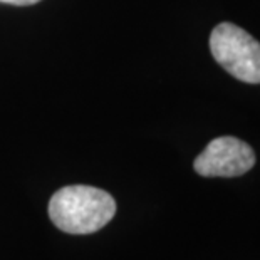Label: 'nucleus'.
<instances>
[{"label":"nucleus","mask_w":260,"mask_h":260,"mask_svg":"<svg viewBox=\"0 0 260 260\" xmlns=\"http://www.w3.org/2000/svg\"><path fill=\"white\" fill-rule=\"evenodd\" d=\"M116 202L108 191L87 185L57 190L49 202V217L59 230L86 235L101 230L113 220Z\"/></svg>","instance_id":"f257e3e1"},{"label":"nucleus","mask_w":260,"mask_h":260,"mask_svg":"<svg viewBox=\"0 0 260 260\" xmlns=\"http://www.w3.org/2000/svg\"><path fill=\"white\" fill-rule=\"evenodd\" d=\"M210 51L235 79L260 84V42L242 27L230 22L218 24L210 36Z\"/></svg>","instance_id":"f03ea898"},{"label":"nucleus","mask_w":260,"mask_h":260,"mask_svg":"<svg viewBox=\"0 0 260 260\" xmlns=\"http://www.w3.org/2000/svg\"><path fill=\"white\" fill-rule=\"evenodd\" d=\"M253 165L255 153L245 141L234 136H222L208 143V146L197 156L193 168L207 178H234L247 173Z\"/></svg>","instance_id":"7ed1b4c3"},{"label":"nucleus","mask_w":260,"mask_h":260,"mask_svg":"<svg viewBox=\"0 0 260 260\" xmlns=\"http://www.w3.org/2000/svg\"><path fill=\"white\" fill-rule=\"evenodd\" d=\"M0 2H5V4H12V5H34L41 0H0Z\"/></svg>","instance_id":"20e7f679"}]
</instances>
